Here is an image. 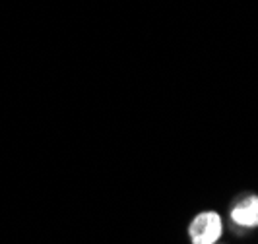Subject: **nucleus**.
<instances>
[{"label":"nucleus","mask_w":258,"mask_h":244,"mask_svg":"<svg viewBox=\"0 0 258 244\" xmlns=\"http://www.w3.org/2000/svg\"><path fill=\"white\" fill-rule=\"evenodd\" d=\"M231 221L243 229H256L258 227V196L248 194L239 200L231 209Z\"/></svg>","instance_id":"nucleus-2"},{"label":"nucleus","mask_w":258,"mask_h":244,"mask_svg":"<svg viewBox=\"0 0 258 244\" xmlns=\"http://www.w3.org/2000/svg\"><path fill=\"white\" fill-rule=\"evenodd\" d=\"M223 232V221L216 211H202L192 219L188 227V238L192 244H216Z\"/></svg>","instance_id":"nucleus-1"}]
</instances>
